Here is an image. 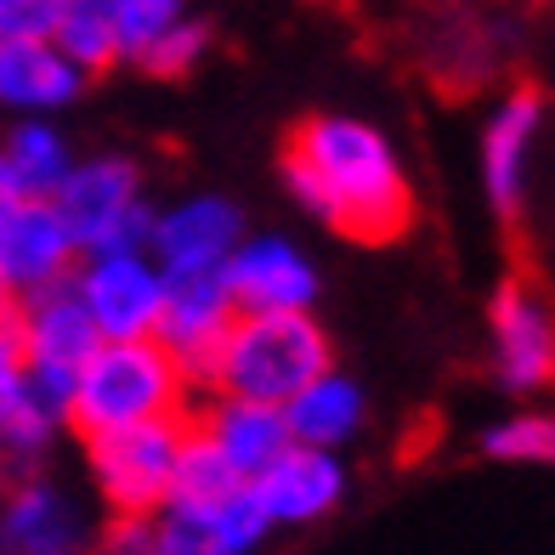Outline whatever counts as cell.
I'll use <instances>...</instances> for the list:
<instances>
[{
    "label": "cell",
    "instance_id": "6da1fadb",
    "mask_svg": "<svg viewBox=\"0 0 555 555\" xmlns=\"http://www.w3.org/2000/svg\"><path fill=\"white\" fill-rule=\"evenodd\" d=\"M295 205L351 244H391L414 227V182L386 131L351 114H312L284 142Z\"/></svg>",
    "mask_w": 555,
    "mask_h": 555
},
{
    "label": "cell",
    "instance_id": "7a4b0ae2",
    "mask_svg": "<svg viewBox=\"0 0 555 555\" xmlns=\"http://www.w3.org/2000/svg\"><path fill=\"white\" fill-rule=\"evenodd\" d=\"M193 380L170 351L142 335V340H96V351L74 369L68 380V431L74 437H103L125 431L142 420H170L193 409Z\"/></svg>",
    "mask_w": 555,
    "mask_h": 555
},
{
    "label": "cell",
    "instance_id": "3957f363",
    "mask_svg": "<svg viewBox=\"0 0 555 555\" xmlns=\"http://www.w3.org/2000/svg\"><path fill=\"white\" fill-rule=\"evenodd\" d=\"M323 369H335V346L312 312H238L205 369V391L284 409Z\"/></svg>",
    "mask_w": 555,
    "mask_h": 555
},
{
    "label": "cell",
    "instance_id": "277c9868",
    "mask_svg": "<svg viewBox=\"0 0 555 555\" xmlns=\"http://www.w3.org/2000/svg\"><path fill=\"white\" fill-rule=\"evenodd\" d=\"M52 210L63 216L80 256H91V249H147V227H154L142 165L125 154L74 159L52 193Z\"/></svg>",
    "mask_w": 555,
    "mask_h": 555
},
{
    "label": "cell",
    "instance_id": "5b68a950",
    "mask_svg": "<svg viewBox=\"0 0 555 555\" xmlns=\"http://www.w3.org/2000/svg\"><path fill=\"white\" fill-rule=\"evenodd\" d=\"M188 437V414L170 420H142L125 431L86 437V476L108 516H154L170 504V476H176V453Z\"/></svg>",
    "mask_w": 555,
    "mask_h": 555
},
{
    "label": "cell",
    "instance_id": "8992f818",
    "mask_svg": "<svg viewBox=\"0 0 555 555\" xmlns=\"http://www.w3.org/2000/svg\"><path fill=\"white\" fill-rule=\"evenodd\" d=\"M68 284L103 340L154 335L159 300H165V267L147 249H91V256L74 261Z\"/></svg>",
    "mask_w": 555,
    "mask_h": 555
},
{
    "label": "cell",
    "instance_id": "52a82bcc",
    "mask_svg": "<svg viewBox=\"0 0 555 555\" xmlns=\"http://www.w3.org/2000/svg\"><path fill=\"white\" fill-rule=\"evenodd\" d=\"M12 335H17V351H23L29 380L52 386L63 397H68L74 369H80L91 351H96V340H103L68 278H57V284H46L35 295L12 300ZM63 409H68V402H63Z\"/></svg>",
    "mask_w": 555,
    "mask_h": 555
},
{
    "label": "cell",
    "instance_id": "ba28073f",
    "mask_svg": "<svg viewBox=\"0 0 555 555\" xmlns=\"http://www.w3.org/2000/svg\"><path fill=\"white\" fill-rule=\"evenodd\" d=\"M96 527L57 476L17 470L0 493V555H91Z\"/></svg>",
    "mask_w": 555,
    "mask_h": 555
},
{
    "label": "cell",
    "instance_id": "9c48e42d",
    "mask_svg": "<svg viewBox=\"0 0 555 555\" xmlns=\"http://www.w3.org/2000/svg\"><path fill=\"white\" fill-rule=\"evenodd\" d=\"M493 374L504 391H544L555 386V307L533 278H504L488 307Z\"/></svg>",
    "mask_w": 555,
    "mask_h": 555
},
{
    "label": "cell",
    "instance_id": "30bf717a",
    "mask_svg": "<svg viewBox=\"0 0 555 555\" xmlns=\"http://www.w3.org/2000/svg\"><path fill=\"white\" fill-rule=\"evenodd\" d=\"M74 261H80V249H74L63 216L52 210V198H23L0 176V295H35L68 278Z\"/></svg>",
    "mask_w": 555,
    "mask_h": 555
},
{
    "label": "cell",
    "instance_id": "8fae6325",
    "mask_svg": "<svg viewBox=\"0 0 555 555\" xmlns=\"http://www.w3.org/2000/svg\"><path fill=\"white\" fill-rule=\"evenodd\" d=\"M233 289H227L221 267L210 272H165V300H159V323H154V340L170 351L182 374L193 386H205V369L216 358L221 335L233 330Z\"/></svg>",
    "mask_w": 555,
    "mask_h": 555
},
{
    "label": "cell",
    "instance_id": "7c38bea8",
    "mask_svg": "<svg viewBox=\"0 0 555 555\" xmlns=\"http://www.w3.org/2000/svg\"><path fill=\"white\" fill-rule=\"evenodd\" d=\"M221 278L238 312H312L318 300V267L307 261V249L278 233L238 238V249L221 261Z\"/></svg>",
    "mask_w": 555,
    "mask_h": 555
},
{
    "label": "cell",
    "instance_id": "4fadbf2b",
    "mask_svg": "<svg viewBox=\"0 0 555 555\" xmlns=\"http://www.w3.org/2000/svg\"><path fill=\"white\" fill-rule=\"evenodd\" d=\"M244 238V216L233 198L221 193H188L176 205L154 210V227H147V256H154L165 272H210L238 249Z\"/></svg>",
    "mask_w": 555,
    "mask_h": 555
},
{
    "label": "cell",
    "instance_id": "5bb4252c",
    "mask_svg": "<svg viewBox=\"0 0 555 555\" xmlns=\"http://www.w3.org/2000/svg\"><path fill=\"white\" fill-rule=\"evenodd\" d=\"M249 488H256L272 527H307V521H323L346 499V465L335 448L289 442Z\"/></svg>",
    "mask_w": 555,
    "mask_h": 555
},
{
    "label": "cell",
    "instance_id": "9a60e30c",
    "mask_svg": "<svg viewBox=\"0 0 555 555\" xmlns=\"http://www.w3.org/2000/svg\"><path fill=\"white\" fill-rule=\"evenodd\" d=\"M188 425L205 437L227 470L238 482H256V476L289 448V425H284V409H267V402H244V397H205L198 409H188Z\"/></svg>",
    "mask_w": 555,
    "mask_h": 555
},
{
    "label": "cell",
    "instance_id": "2e32d148",
    "mask_svg": "<svg viewBox=\"0 0 555 555\" xmlns=\"http://www.w3.org/2000/svg\"><path fill=\"white\" fill-rule=\"evenodd\" d=\"M539 125H544V96H539L533 86H521V91H511V96L493 108L488 131H482V188H488V205H493L504 221L521 216L527 159H533Z\"/></svg>",
    "mask_w": 555,
    "mask_h": 555
},
{
    "label": "cell",
    "instance_id": "e0dca14e",
    "mask_svg": "<svg viewBox=\"0 0 555 555\" xmlns=\"http://www.w3.org/2000/svg\"><path fill=\"white\" fill-rule=\"evenodd\" d=\"M80 91H86V74L74 68L52 40H7L0 46V108L57 114Z\"/></svg>",
    "mask_w": 555,
    "mask_h": 555
},
{
    "label": "cell",
    "instance_id": "ac0fdd59",
    "mask_svg": "<svg viewBox=\"0 0 555 555\" xmlns=\"http://www.w3.org/2000/svg\"><path fill=\"white\" fill-rule=\"evenodd\" d=\"M363 420H369V397L340 369H323L318 380H307L284 402L289 442H307V448H335L340 453L351 437L363 431Z\"/></svg>",
    "mask_w": 555,
    "mask_h": 555
},
{
    "label": "cell",
    "instance_id": "d6986e66",
    "mask_svg": "<svg viewBox=\"0 0 555 555\" xmlns=\"http://www.w3.org/2000/svg\"><path fill=\"white\" fill-rule=\"evenodd\" d=\"M74 165V147L46 114H17V125L0 137V176L23 198H52Z\"/></svg>",
    "mask_w": 555,
    "mask_h": 555
},
{
    "label": "cell",
    "instance_id": "ffe728a7",
    "mask_svg": "<svg viewBox=\"0 0 555 555\" xmlns=\"http://www.w3.org/2000/svg\"><path fill=\"white\" fill-rule=\"evenodd\" d=\"M52 46L86 74V80L119 68V35H114L108 0H63L57 29H52Z\"/></svg>",
    "mask_w": 555,
    "mask_h": 555
},
{
    "label": "cell",
    "instance_id": "44dd1931",
    "mask_svg": "<svg viewBox=\"0 0 555 555\" xmlns=\"http://www.w3.org/2000/svg\"><path fill=\"white\" fill-rule=\"evenodd\" d=\"M198 516H205L210 539L221 544V555H256L272 533V521L261 511V499L249 482H238L233 493H221L216 504H198Z\"/></svg>",
    "mask_w": 555,
    "mask_h": 555
},
{
    "label": "cell",
    "instance_id": "7402d4cb",
    "mask_svg": "<svg viewBox=\"0 0 555 555\" xmlns=\"http://www.w3.org/2000/svg\"><path fill=\"white\" fill-rule=\"evenodd\" d=\"M233 488H238V476L227 470L221 453L188 425L182 453H176V476H170V504H188V511H198V504H216L221 493H233Z\"/></svg>",
    "mask_w": 555,
    "mask_h": 555
},
{
    "label": "cell",
    "instance_id": "603a6c76",
    "mask_svg": "<svg viewBox=\"0 0 555 555\" xmlns=\"http://www.w3.org/2000/svg\"><path fill=\"white\" fill-rule=\"evenodd\" d=\"M482 453L499 465H555V414H516L488 425Z\"/></svg>",
    "mask_w": 555,
    "mask_h": 555
},
{
    "label": "cell",
    "instance_id": "cb8c5ba5",
    "mask_svg": "<svg viewBox=\"0 0 555 555\" xmlns=\"http://www.w3.org/2000/svg\"><path fill=\"white\" fill-rule=\"evenodd\" d=\"M114 35H119V63H137L170 23L188 17V0H108Z\"/></svg>",
    "mask_w": 555,
    "mask_h": 555
},
{
    "label": "cell",
    "instance_id": "d4e9b609",
    "mask_svg": "<svg viewBox=\"0 0 555 555\" xmlns=\"http://www.w3.org/2000/svg\"><path fill=\"white\" fill-rule=\"evenodd\" d=\"M205 52H210V23L205 17H182L137 57V68L154 74V80H182V74H193L198 63H205Z\"/></svg>",
    "mask_w": 555,
    "mask_h": 555
},
{
    "label": "cell",
    "instance_id": "484cf974",
    "mask_svg": "<svg viewBox=\"0 0 555 555\" xmlns=\"http://www.w3.org/2000/svg\"><path fill=\"white\" fill-rule=\"evenodd\" d=\"M147 555H221V544L210 539V527L188 504H165L147 516Z\"/></svg>",
    "mask_w": 555,
    "mask_h": 555
},
{
    "label": "cell",
    "instance_id": "4316f807",
    "mask_svg": "<svg viewBox=\"0 0 555 555\" xmlns=\"http://www.w3.org/2000/svg\"><path fill=\"white\" fill-rule=\"evenodd\" d=\"M63 0H0V46L7 40H52Z\"/></svg>",
    "mask_w": 555,
    "mask_h": 555
},
{
    "label": "cell",
    "instance_id": "83f0119b",
    "mask_svg": "<svg viewBox=\"0 0 555 555\" xmlns=\"http://www.w3.org/2000/svg\"><path fill=\"white\" fill-rule=\"evenodd\" d=\"M23 391V351H17V335H12V318L0 323V414L12 409V397Z\"/></svg>",
    "mask_w": 555,
    "mask_h": 555
},
{
    "label": "cell",
    "instance_id": "f1b7e54d",
    "mask_svg": "<svg viewBox=\"0 0 555 555\" xmlns=\"http://www.w3.org/2000/svg\"><path fill=\"white\" fill-rule=\"evenodd\" d=\"M7 318H12V300H7V295H0V323H7Z\"/></svg>",
    "mask_w": 555,
    "mask_h": 555
},
{
    "label": "cell",
    "instance_id": "f546056e",
    "mask_svg": "<svg viewBox=\"0 0 555 555\" xmlns=\"http://www.w3.org/2000/svg\"><path fill=\"white\" fill-rule=\"evenodd\" d=\"M0 493H7V470H0Z\"/></svg>",
    "mask_w": 555,
    "mask_h": 555
}]
</instances>
